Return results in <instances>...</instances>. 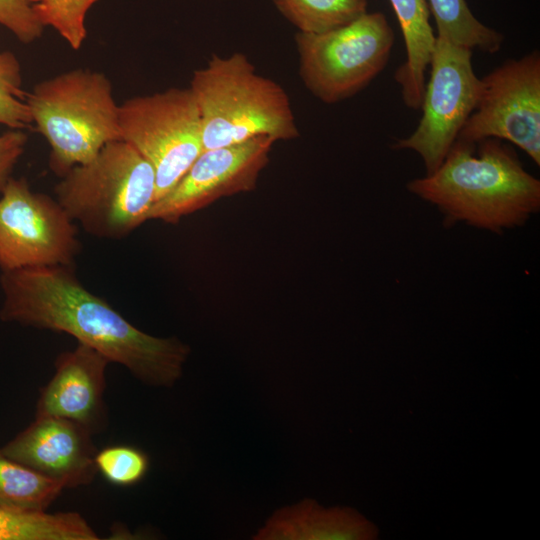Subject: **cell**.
<instances>
[{"instance_id":"12","label":"cell","mask_w":540,"mask_h":540,"mask_svg":"<svg viewBox=\"0 0 540 540\" xmlns=\"http://www.w3.org/2000/svg\"><path fill=\"white\" fill-rule=\"evenodd\" d=\"M92 433L82 425L54 416L35 420L0 448L10 459L60 481L65 488L91 483L96 475L97 449Z\"/></svg>"},{"instance_id":"10","label":"cell","mask_w":540,"mask_h":540,"mask_svg":"<svg viewBox=\"0 0 540 540\" xmlns=\"http://www.w3.org/2000/svg\"><path fill=\"white\" fill-rule=\"evenodd\" d=\"M507 141L540 165V54L509 59L480 79L476 106L457 139Z\"/></svg>"},{"instance_id":"19","label":"cell","mask_w":540,"mask_h":540,"mask_svg":"<svg viewBox=\"0 0 540 540\" xmlns=\"http://www.w3.org/2000/svg\"><path fill=\"white\" fill-rule=\"evenodd\" d=\"M279 12L297 29L323 33L346 25L365 12L367 0H272Z\"/></svg>"},{"instance_id":"16","label":"cell","mask_w":540,"mask_h":540,"mask_svg":"<svg viewBox=\"0 0 540 540\" xmlns=\"http://www.w3.org/2000/svg\"><path fill=\"white\" fill-rule=\"evenodd\" d=\"M65 486L0 451V508L45 511Z\"/></svg>"},{"instance_id":"11","label":"cell","mask_w":540,"mask_h":540,"mask_svg":"<svg viewBox=\"0 0 540 540\" xmlns=\"http://www.w3.org/2000/svg\"><path fill=\"white\" fill-rule=\"evenodd\" d=\"M275 142L260 136L202 151L177 184L153 203L148 220L175 224L220 198L253 191Z\"/></svg>"},{"instance_id":"4","label":"cell","mask_w":540,"mask_h":540,"mask_svg":"<svg viewBox=\"0 0 540 540\" xmlns=\"http://www.w3.org/2000/svg\"><path fill=\"white\" fill-rule=\"evenodd\" d=\"M54 193L85 232L119 240L148 221L155 201V173L131 145L115 140L91 161L72 167L60 177Z\"/></svg>"},{"instance_id":"23","label":"cell","mask_w":540,"mask_h":540,"mask_svg":"<svg viewBox=\"0 0 540 540\" xmlns=\"http://www.w3.org/2000/svg\"><path fill=\"white\" fill-rule=\"evenodd\" d=\"M35 4L36 0H0V25L24 44L38 40L46 28Z\"/></svg>"},{"instance_id":"24","label":"cell","mask_w":540,"mask_h":540,"mask_svg":"<svg viewBox=\"0 0 540 540\" xmlns=\"http://www.w3.org/2000/svg\"><path fill=\"white\" fill-rule=\"evenodd\" d=\"M28 136L23 130L9 129L0 134V194L22 157Z\"/></svg>"},{"instance_id":"20","label":"cell","mask_w":540,"mask_h":540,"mask_svg":"<svg viewBox=\"0 0 540 540\" xmlns=\"http://www.w3.org/2000/svg\"><path fill=\"white\" fill-rule=\"evenodd\" d=\"M31 125L21 64L12 51L0 49V126L23 130Z\"/></svg>"},{"instance_id":"21","label":"cell","mask_w":540,"mask_h":540,"mask_svg":"<svg viewBox=\"0 0 540 540\" xmlns=\"http://www.w3.org/2000/svg\"><path fill=\"white\" fill-rule=\"evenodd\" d=\"M98 0H36V12L45 27H52L78 50L87 37L86 16Z\"/></svg>"},{"instance_id":"7","label":"cell","mask_w":540,"mask_h":540,"mask_svg":"<svg viewBox=\"0 0 540 540\" xmlns=\"http://www.w3.org/2000/svg\"><path fill=\"white\" fill-rule=\"evenodd\" d=\"M120 138L153 167L155 201L166 195L203 151L201 120L190 88H169L119 105Z\"/></svg>"},{"instance_id":"3","label":"cell","mask_w":540,"mask_h":540,"mask_svg":"<svg viewBox=\"0 0 540 540\" xmlns=\"http://www.w3.org/2000/svg\"><path fill=\"white\" fill-rule=\"evenodd\" d=\"M200 114L203 151L260 136L292 140L299 130L286 91L256 72L247 55L212 54L190 81Z\"/></svg>"},{"instance_id":"1","label":"cell","mask_w":540,"mask_h":540,"mask_svg":"<svg viewBox=\"0 0 540 540\" xmlns=\"http://www.w3.org/2000/svg\"><path fill=\"white\" fill-rule=\"evenodd\" d=\"M0 320L69 334L121 364L139 381L171 387L190 353L175 337L147 334L79 281L74 267L42 266L1 272Z\"/></svg>"},{"instance_id":"6","label":"cell","mask_w":540,"mask_h":540,"mask_svg":"<svg viewBox=\"0 0 540 540\" xmlns=\"http://www.w3.org/2000/svg\"><path fill=\"white\" fill-rule=\"evenodd\" d=\"M394 40V32L381 12L367 11L323 33L297 32L300 78L320 101H343L363 90L384 70Z\"/></svg>"},{"instance_id":"17","label":"cell","mask_w":540,"mask_h":540,"mask_svg":"<svg viewBox=\"0 0 540 540\" xmlns=\"http://www.w3.org/2000/svg\"><path fill=\"white\" fill-rule=\"evenodd\" d=\"M427 3L436 24L437 36L489 54L501 48L503 35L481 23L465 0H427Z\"/></svg>"},{"instance_id":"5","label":"cell","mask_w":540,"mask_h":540,"mask_svg":"<svg viewBox=\"0 0 540 540\" xmlns=\"http://www.w3.org/2000/svg\"><path fill=\"white\" fill-rule=\"evenodd\" d=\"M32 124L50 147L49 168L64 176L121 140L119 104L102 72L75 68L35 84L27 93Z\"/></svg>"},{"instance_id":"14","label":"cell","mask_w":540,"mask_h":540,"mask_svg":"<svg viewBox=\"0 0 540 540\" xmlns=\"http://www.w3.org/2000/svg\"><path fill=\"white\" fill-rule=\"evenodd\" d=\"M375 526L346 507L324 508L312 499L277 510L253 536L255 540H366Z\"/></svg>"},{"instance_id":"9","label":"cell","mask_w":540,"mask_h":540,"mask_svg":"<svg viewBox=\"0 0 540 540\" xmlns=\"http://www.w3.org/2000/svg\"><path fill=\"white\" fill-rule=\"evenodd\" d=\"M472 51L436 35L420 108L422 117L411 135L392 146L416 152L426 174L441 165L476 106L480 78L473 70Z\"/></svg>"},{"instance_id":"2","label":"cell","mask_w":540,"mask_h":540,"mask_svg":"<svg viewBox=\"0 0 540 540\" xmlns=\"http://www.w3.org/2000/svg\"><path fill=\"white\" fill-rule=\"evenodd\" d=\"M407 190L435 206L447 226L461 222L495 234L523 226L540 210V181L496 138L456 139L441 165L409 181Z\"/></svg>"},{"instance_id":"22","label":"cell","mask_w":540,"mask_h":540,"mask_svg":"<svg viewBox=\"0 0 540 540\" xmlns=\"http://www.w3.org/2000/svg\"><path fill=\"white\" fill-rule=\"evenodd\" d=\"M95 464L107 481L118 486L140 482L149 470V457L132 446H110L96 453Z\"/></svg>"},{"instance_id":"15","label":"cell","mask_w":540,"mask_h":540,"mask_svg":"<svg viewBox=\"0 0 540 540\" xmlns=\"http://www.w3.org/2000/svg\"><path fill=\"white\" fill-rule=\"evenodd\" d=\"M399 22L406 48V60L395 72L404 104L420 110L425 75L434 48L427 0H389Z\"/></svg>"},{"instance_id":"18","label":"cell","mask_w":540,"mask_h":540,"mask_svg":"<svg viewBox=\"0 0 540 540\" xmlns=\"http://www.w3.org/2000/svg\"><path fill=\"white\" fill-rule=\"evenodd\" d=\"M84 530V520L76 512L0 508V540H79Z\"/></svg>"},{"instance_id":"13","label":"cell","mask_w":540,"mask_h":540,"mask_svg":"<svg viewBox=\"0 0 540 540\" xmlns=\"http://www.w3.org/2000/svg\"><path fill=\"white\" fill-rule=\"evenodd\" d=\"M108 358L92 347L77 346L58 355L55 374L42 388L35 416H54L76 422L92 434L107 424L104 391Z\"/></svg>"},{"instance_id":"8","label":"cell","mask_w":540,"mask_h":540,"mask_svg":"<svg viewBox=\"0 0 540 540\" xmlns=\"http://www.w3.org/2000/svg\"><path fill=\"white\" fill-rule=\"evenodd\" d=\"M81 249L76 223L56 198L11 177L0 194V270L74 267Z\"/></svg>"}]
</instances>
